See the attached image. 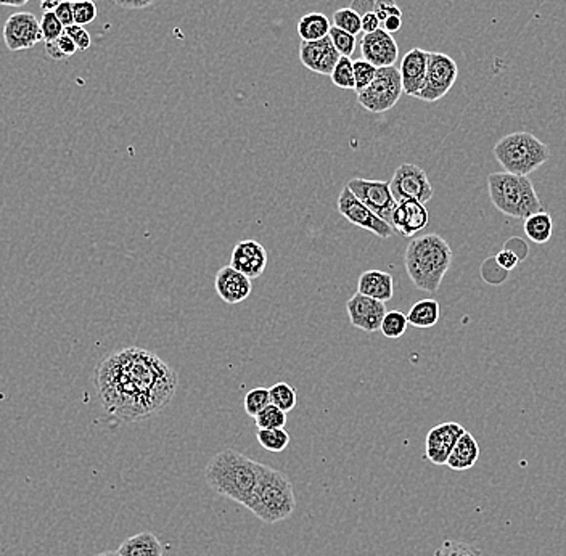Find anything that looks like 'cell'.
<instances>
[{"instance_id": "4dcf8cb0", "label": "cell", "mask_w": 566, "mask_h": 556, "mask_svg": "<svg viewBox=\"0 0 566 556\" xmlns=\"http://www.w3.org/2000/svg\"><path fill=\"white\" fill-rule=\"evenodd\" d=\"M334 26L357 37L362 33V16L351 7L340 8L334 14Z\"/></svg>"}, {"instance_id": "8fae6325", "label": "cell", "mask_w": 566, "mask_h": 556, "mask_svg": "<svg viewBox=\"0 0 566 556\" xmlns=\"http://www.w3.org/2000/svg\"><path fill=\"white\" fill-rule=\"evenodd\" d=\"M338 211L351 224L364 231L372 232L374 235L382 240H388L395 233V229L386 221L378 218L376 212H372L365 204L359 201L348 187H345L338 197Z\"/></svg>"}, {"instance_id": "7c38bea8", "label": "cell", "mask_w": 566, "mask_h": 556, "mask_svg": "<svg viewBox=\"0 0 566 556\" xmlns=\"http://www.w3.org/2000/svg\"><path fill=\"white\" fill-rule=\"evenodd\" d=\"M4 41L10 52L35 47L36 44L44 41L41 21L29 12H18L8 16L4 25Z\"/></svg>"}, {"instance_id": "60d3db41", "label": "cell", "mask_w": 566, "mask_h": 556, "mask_svg": "<svg viewBox=\"0 0 566 556\" xmlns=\"http://www.w3.org/2000/svg\"><path fill=\"white\" fill-rule=\"evenodd\" d=\"M55 15L57 18L62 21V25L65 27L75 25V15H73V4L69 0H62L58 4V7L55 8Z\"/></svg>"}, {"instance_id": "83f0119b", "label": "cell", "mask_w": 566, "mask_h": 556, "mask_svg": "<svg viewBox=\"0 0 566 556\" xmlns=\"http://www.w3.org/2000/svg\"><path fill=\"white\" fill-rule=\"evenodd\" d=\"M258 442H260L262 448L269 450V452H283L290 444V435L285 431V427H279V429H260L258 431Z\"/></svg>"}, {"instance_id": "ba28073f", "label": "cell", "mask_w": 566, "mask_h": 556, "mask_svg": "<svg viewBox=\"0 0 566 556\" xmlns=\"http://www.w3.org/2000/svg\"><path fill=\"white\" fill-rule=\"evenodd\" d=\"M458 67L449 55L441 52H430L428 69L422 90L417 98L423 102H437L449 94L450 88L458 81Z\"/></svg>"}, {"instance_id": "f907efd6", "label": "cell", "mask_w": 566, "mask_h": 556, "mask_svg": "<svg viewBox=\"0 0 566 556\" xmlns=\"http://www.w3.org/2000/svg\"><path fill=\"white\" fill-rule=\"evenodd\" d=\"M42 8L46 10V12H55V8L58 7V4H60V0H41Z\"/></svg>"}, {"instance_id": "484cf974", "label": "cell", "mask_w": 566, "mask_h": 556, "mask_svg": "<svg viewBox=\"0 0 566 556\" xmlns=\"http://www.w3.org/2000/svg\"><path fill=\"white\" fill-rule=\"evenodd\" d=\"M526 237L538 244H544L552 238L553 219L547 211H540L525 219Z\"/></svg>"}, {"instance_id": "7402d4cb", "label": "cell", "mask_w": 566, "mask_h": 556, "mask_svg": "<svg viewBox=\"0 0 566 556\" xmlns=\"http://www.w3.org/2000/svg\"><path fill=\"white\" fill-rule=\"evenodd\" d=\"M478 458H479V446L477 439L468 431H465L452 448L446 465L452 471H467L477 465Z\"/></svg>"}, {"instance_id": "277c9868", "label": "cell", "mask_w": 566, "mask_h": 556, "mask_svg": "<svg viewBox=\"0 0 566 556\" xmlns=\"http://www.w3.org/2000/svg\"><path fill=\"white\" fill-rule=\"evenodd\" d=\"M245 509L267 524L285 521L296 509V497L290 478L266 465Z\"/></svg>"}, {"instance_id": "8992f818", "label": "cell", "mask_w": 566, "mask_h": 556, "mask_svg": "<svg viewBox=\"0 0 566 556\" xmlns=\"http://www.w3.org/2000/svg\"><path fill=\"white\" fill-rule=\"evenodd\" d=\"M494 157L505 172L530 176L549 161L551 149L530 132H513L502 137L494 147Z\"/></svg>"}, {"instance_id": "cb8c5ba5", "label": "cell", "mask_w": 566, "mask_h": 556, "mask_svg": "<svg viewBox=\"0 0 566 556\" xmlns=\"http://www.w3.org/2000/svg\"><path fill=\"white\" fill-rule=\"evenodd\" d=\"M439 317H441V307H439V303L435 301V299L417 301L416 304L410 307L409 314H407L409 325L420 328V330L437 325Z\"/></svg>"}, {"instance_id": "7bdbcfd3", "label": "cell", "mask_w": 566, "mask_h": 556, "mask_svg": "<svg viewBox=\"0 0 566 556\" xmlns=\"http://www.w3.org/2000/svg\"><path fill=\"white\" fill-rule=\"evenodd\" d=\"M380 27H382V21L378 20L376 12H369L362 16V35L376 33Z\"/></svg>"}, {"instance_id": "d590c367", "label": "cell", "mask_w": 566, "mask_h": 556, "mask_svg": "<svg viewBox=\"0 0 566 556\" xmlns=\"http://www.w3.org/2000/svg\"><path fill=\"white\" fill-rule=\"evenodd\" d=\"M328 37L332 39L334 48L340 52L342 57H351V55L355 54V42H357L355 36L349 35V33L343 31L340 27L332 26L330 27Z\"/></svg>"}, {"instance_id": "ac0fdd59", "label": "cell", "mask_w": 566, "mask_h": 556, "mask_svg": "<svg viewBox=\"0 0 566 556\" xmlns=\"http://www.w3.org/2000/svg\"><path fill=\"white\" fill-rule=\"evenodd\" d=\"M430 222V214L425 204L416 200H403L396 204L391 225L403 237H416Z\"/></svg>"}, {"instance_id": "30bf717a", "label": "cell", "mask_w": 566, "mask_h": 556, "mask_svg": "<svg viewBox=\"0 0 566 556\" xmlns=\"http://www.w3.org/2000/svg\"><path fill=\"white\" fill-rule=\"evenodd\" d=\"M346 187L353 191V195L359 201L365 204L372 212H376L378 218H382L383 221H386L391 225V219H393V212H395L397 201H396L393 193H391L389 182L359 179L357 177V179L349 180Z\"/></svg>"}, {"instance_id": "9a60e30c", "label": "cell", "mask_w": 566, "mask_h": 556, "mask_svg": "<svg viewBox=\"0 0 566 556\" xmlns=\"http://www.w3.org/2000/svg\"><path fill=\"white\" fill-rule=\"evenodd\" d=\"M342 58L340 52L334 48L330 37H324L321 41H301L300 60L303 67L311 69L317 75L330 76L338 60Z\"/></svg>"}, {"instance_id": "ee69618b", "label": "cell", "mask_w": 566, "mask_h": 556, "mask_svg": "<svg viewBox=\"0 0 566 556\" xmlns=\"http://www.w3.org/2000/svg\"><path fill=\"white\" fill-rule=\"evenodd\" d=\"M55 42H57V46L60 48V52L65 55V58L73 57V55L77 52V47H76L75 42H73V39H71L68 35H65V33H63V35L60 36V37H58V39Z\"/></svg>"}, {"instance_id": "b9f144b4", "label": "cell", "mask_w": 566, "mask_h": 556, "mask_svg": "<svg viewBox=\"0 0 566 556\" xmlns=\"http://www.w3.org/2000/svg\"><path fill=\"white\" fill-rule=\"evenodd\" d=\"M520 261H521V259H520L512 250H509V248H504V250L498 252V256H496V263L507 272L513 271V269L520 264Z\"/></svg>"}, {"instance_id": "1f68e13d", "label": "cell", "mask_w": 566, "mask_h": 556, "mask_svg": "<svg viewBox=\"0 0 566 556\" xmlns=\"http://www.w3.org/2000/svg\"><path fill=\"white\" fill-rule=\"evenodd\" d=\"M254 423L258 429H279V427H285L287 425V412L280 410L275 406H269L264 408L258 417H254Z\"/></svg>"}, {"instance_id": "7a4b0ae2", "label": "cell", "mask_w": 566, "mask_h": 556, "mask_svg": "<svg viewBox=\"0 0 566 556\" xmlns=\"http://www.w3.org/2000/svg\"><path fill=\"white\" fill-rule=\"evenodd\" d=\"M264 467L233 448H225L206 465L205 479L212 492L246 507Z\"/></svg>"}, {"instance_id": "52a82bcc", "label": "cell", "mask_w": 566, "mask_h": 556, "mask_svg": "<svg viewBox=\"0 0 566 556\" xmlns=\"http://www.w3.org/2000/svg\"><path fill=\"white\" fill-rule=\"evenodd\" d=\"M401 73L396 67L378 68L376 79L370 86L357 92V102L372 113H385L393 108L403 96Z\"/></svg>"}, {"instance_id": "5bb4252c", "label": "cell", "mask_w": 566, "mask_h": 556, "mask_svg": "<svg viewBox=\"0 0 566 556\" xmlns=\"http://www.w3.org/2000/svg\"><path fill=\"white\" fill-rule=\"evenodd\" d=\"M465 431L467 429L456 421H446L437 427H431L425 439V457L433 465H446L452 448L458 444V438L464 435Z\"/></svg>"}, {"instance_id": "603a6c76", "label": "cell", "mask_w": 566, "mask_h": 556, "mask_svg": "<svg viewBox=\"0 0 566 556\" xmlns=\"http://www.w3.org/2000/svg\"><path fill=\"white\" fill-rule=\"evenodd\" d=\"M118 553L121 556H163L164 549L153 532H140L126 539Z\"/></svg>"}, {"instance_id": "ab89813d", "label": "cell", "mask_w": 566, "mask_h": 556, "mask_svg": "<svg viewBox=\"0 0 566 556\" xmlns=\"http://www.w3.org/2000/svg\"><path fill=\"white\" fill-rule=\"evenodd\" d=\"M374 12L382 23L388 16H403V10L396 5L395 0H376Z\"/></svg>"}, {"instance_id": "e575fe53", "label": "cell", "mask_w": 566, "mask_h": 556, "mask_svg": "<svg viewBox=\"0 0 566 556\" xmlns=\"http://www.w3.org/2000/svg\"><path fill=\"white\" fill-rule=\"evenodd\" d=\"M353 67H355V94L361 92L364 88L372 84V81L376 79V71L378 68L374 67L370 61L365 58H359V60H353Z\"/></svg>"}, {"instance_id": "d6986e66", "label": "cell", "mask_w": 566, "mask_h": 556, "mask_svg": "<svg viewBox=\"0 0 566 556\" xmlns=\"http://www.w3.org/2000/svg\"><path fill=\"white\" fill-rule=\"evenodd\" d=\"M214 288L225 304H240L252 292V280L233 269L232 265H224L219 269L214 278Z\"/></svg>"}, {"instance_id": "6da1fadb", "label": "cell", "mask_w": 566, "mask_h": 556, "mask_svg": "<svg viewBox=\"0 0 566 556\" xmlns=\"http://www.w3.org/2000/svg\"><path fill=\"white\" fill-rule=\"evenodd\" d=\"M94 383L105 412L117 420L134 423L160 414L171 404L179 375L158 354L129 346L100 360Z\"/></svg>"}, {"instance_id": "f546056e", "label": "cell", "mask_w": 566, "mask_h": 556, "mask_svg": "<svg viewBox=\"0 0 566 556\" xmlns=\"http://www.w3.org/2000/svg\"><path fill=\"white\" fill-rule=\"evenodd\" d=\"M407 325H409V320H407L406 314L401 313V311H391V313H386V315H385L380 332L386 338L397 339L401 338L404 333H406Z\"/></svg>"}, {"instance_id": "f6af8a7d", "label": "cell", "mask_w": 566, "mask_h": 556, "mask_svg": "<svg viewBox=\"0 0 566 556\" xmlns=\"http://www.w3.org/2000/svg\"><path fill=\"white\" fill-rule=\"evenodd\" d=\"M157 0H115V4L121 8L128 10H142V8L150 7Z\"/></svg>"}, {"instance_id": "44dd1931", "label": "cell", "mask_w": 566, "mask_h": 556, "mask_svg": "<svg viewBox=\"0 0 566 556\" xmlns=\"http://www.w3.org/2000/svg\"><path fill=\"white\" fill-rule=\"evenodd\" d=\"M357 293L364 296L378 299L382 303H388L395 294V278L388 272L367 271L362 273L357 280Z\"/></svg>"}, {"instance_id": "ffe728a7", "label": "cell", "mask_w": 566, "mask_h": 556, "mask_svg": "<svg viewBox=\"0 0 566 556\" xmlns=\"http://www.w3.org/2000/svg\"><path fill=\"white\" fill-rule=\"evenodd\" d=\"M428 57H430V52L420 47H414L404 55L401 65H399L404 94L417 98L418 92L422 90L425 77H427V69H428Z\"/></svg>"}, {"instance_id": "74e56055", "label": "cell", "mask_w": 566, "mask_h": 556, "mask_svg": "<svg viewBox=\"0 0 566 556\" xmlns=\"http://www.w3.org/2000/svg\"><path fill=\"white\" fill-rule=\"evenodd\" d=\"M97 5L90 0V2H77L73 4V15H75V25L79 26H86L94 23L97 18Z\"/></svg>"}, {"instance_id": "7dc6e473", "label": "cell", "mask_w": 566, "mask_h": 556, "mask_svg": "<svg viewBox=\"0 0 566 556\" xmlns=\"http://www.w3.org/2000/svg\"><path fill=\"white\" fill-rule=\"evenodd\" d=\"M403 26V16H388L382 23V29H385L389 35H395Z\"/></svg>"}, {"instance_id": "8d00e7d4", "label": "cell", "mask_w": 566, "mask_h": 556, "mask_svg": "<svg viewBox=\"0 0 566 556\" xmlns=\"http://www.w3.org/2000/svg\"><path fill=\"white\" fill-rule=\"evenodd\" d=\"M41 31L44 36V42H54L65 33V26L62 21L57 18L55 12H46L42 15Z\"/></svg>"}, {"instance_id": "e0dca14e", "label": "cell", "mask_w": 566, "mask_h": 556, "mask_svg": "<svg viewBox=\"0 0 566 556\" xmlns=\"http://www.w3.org/2000/svg\"><path fill=\"white\" fill-rule=\"evenodd\" d=\"M266 248L256 240H240L233 248L231 265L243 275L254 280L260 278L267 267Z\"/></svg>"}, {"instance_id": "3957f363", "label": "cell", "mask_w": 566, "mask_h": 556, "mask_svg": "<svg viewBox=\"0 0 566 556\" xmlns=\"http://www.w3.org/2000/svg\"><path fill=\"white\" fill-rule=\"evenodd\" d=\"M404 264L412 283L418 290L437 293L452 264V250L441 235L427 233L414 238L407 244Z\"/></svg>"}, {"instance_id": "c3c4849f", "label": "cell", "mask_w": 566, "mask_h": 556, "mask_svg": "<svg viewBox=\"0 0 566 556\" xmlns=\"http://www.w3.org/2000/svg\"><path fill=\"white\" fill-rule=\"evenodd\" d=\"M46 52H47L48 57H50L52 60H63V58H65V55L60 52V48H58L55 41L46 44Z\"/></svg>"}, {"instance_id": "bcb514c9", "label": "cell", "mask_w": 566, "mask_h": 556, "mask_svg": "<svg viewBox=\"0 0 566 556\" xmlns=\"http://www.w3.org/2000/svg\"><path fill=\"white\" fill-rule=\"evenodd\" d=\"M351 8L361 15V16H364V15L369 14V12H374V8H376V0H355V2L351 4Z\"/></svg>"}, {"instance_id": "816d5d0a", "label": "cell", "mask_w": 566, "mask_h": 556, "mask_svg": "<svg viewBox=\"0 0 566 556\" xmlns=\"http://www.w3.org/2000/svg\"><path fill=\"white\" fill-rule=\"evenodd\" d=\"M94 556H121L118 551H103V553H98V555Z\"/></svg>"}, {"instance_id": "4316f807", "label": "cell", "mask_w": 566, "mask_h": 556, "mask_svg": "<svg viewBox=\"0 0 566 556\" xmlns=\"http://www.w3.org/2000/svg\"><path fill=\"white\" fill-rule=\"evenodd\" d=\"M269 393H271V404L275 406V407H279L280 410H283V412L288 414V412H292L296 407L298 394H296V389L287 381L275 383L269 389Z\"/></svg>"}, {"instance_id": "4fadbf2b", "label": "cell", "mask_w": 566, "mask_h": 556, "mask_svg": "<svg viewBox=\"0 0 566 556\" xmlns=\"http://www.w3.org/2000/svg\"><path fill=\"white\" fill-rule=\"evenodd\" d=\"M349 322L362 332L376 333L382 328V322L386 315V304L378 299L364 296L355 292V296L346 303Z\"/></svg>"}, {"instance_id": "f35d334b", "label": "cell", "mask_w": 566, "mask_h": 556, "mask_svg": "<svg viewBox=\"0 0 566 556\" xmlns=\"http://www.w3.org/2000/svg\"><path fill=\"white\" fill-rule=\"evenodd\" d=\"M65 35H68L73 39L76 47H77V50H81V52H86L90 47V44H92L89 33L84 29V26H79V25H71V26L65 27Z\"/></svg>"}, {"instance_id": "2e32d148", "label": "cell", "mask_w": 566, "mask_h": 556, "mask_svg": "<svg viewBox=\"0 0 566 556\" xmlns=\"http://www.w3.org/2000/svg\"><path fill=\"white\" fill-rule=\"evenodd\" d=\"M362 58L370 61L376 68L395 67L399 48L393 35L386 33L385 29H378L376 33L364 35L361 39Z\"/></svg>"}, {"instance_id": "d6a6232c", "label": "cell", "mask_w": 566, "mask_h": 556, "mask_svg": "<svg viewBox=\"0 0 566 556\" xmlns=\"http://www.w3.org/2000/svg\"><path fill=\"white\" fill-rule=\"evenodd\" d=\"M271 406V393L266 387H254L252 391H248L245 396V412L252 418Z\"/></svg>"}, {"instance_id": "f1b7e54d", "label": "cell", "mask_w": 566, "mask_h": 556, "mask_svg": "<svg viewBox=\"0 0 566 556\" xmlns=\"http://www.w3.org/2000/svg\"><path fill=\"white\" fill-rule=\"evenodd\" d=\"M330 77H332V82L336 88H343V90H355V67H353L351 57H342L336 63Z\"/></svg>"}, {"instance_id": "9c48e42d", "label": "cell", "mask_w": 566, "mask_h": 556, "mask_svg": "<svg viewBox=\"0 0 566 556\" xmlns=\"http://www.w3.org/2000/svg\"><path fill=\"white\" fill-rule=\"evenodd\" d=\"M389 189L396 201L416 200L427 204L435 195V189L427 172L412 163L401 164L395 170V176L389 182Z\"/></svg>"}, {"instance_id": "836d02e7", "label": "cell", "mask_w": 566, "mask_h": 556, "mask_svg": "<svg viewBox=\"0 0 566 556\" xmlns=\"http://www.w3.org/2000/svg\"><path fill=\"white\" fill-rule=\"evenodd\" d=\"M433 556H483V553L470 543L448 539L437 547Z\"/></svg>"}, {"instance_id": "d4e9b609", "label": "cell", "mask_w": 566, "mask_h": 556, "mask_svg": "<svg viewBox=\"0 0 566 556\" xmlns=\"http://www.w3.org/2000/svg\"><path fill=\"white\" fill-rule=\"evenodd\" d=\"M330 20L324 14L314 12V14H307L301 16L298 21V35L301 41H321L324 37H327L330 33Z\"/></svg>"}, {"instance_id": "f5cc1de1", "label": "cell", "mask_w": 566, "mask_h": 556, "mask_svg": "<svg viewBox=\"0 0 566 556\" xmlns=\"http://www.w3.org/2000/svg\"><path fill=\"white\" fill-rule=\"evenodd\" d=\"M71 4H77V2H90V0H69Z\"/></svg>"}, {"instance_id": "5b68a950", "label": "cell", "mask_w": 566, "mask_h": 556, "mask_svg": "<svg viewBox=\"0 0 566 556\" xmlns=\"http://www.w3.org/2000/svg\"><path fill=\"white\" fill-rule=\"evenodd\" d=\"M489 198L496 210L515 219L530 218L544 211L531 179L510 172H494L488 177Z\"/></svg>"}, {"instance_id": "681fc988", "label": "cell", "mask_w": 566, "mask_h": 556, "mask_svg": "<svg viewBox=\"0 0 566 556\" xmlns=\"http://www.w3.org/2000/svg\"><path fill=\"white\" fill-rule=\"evenodd\" d=\"M29 0H0L2 7H23Z\"/></svg>"}]
</instances>
